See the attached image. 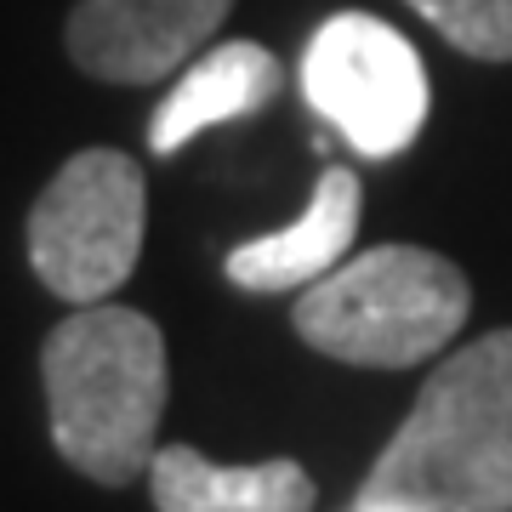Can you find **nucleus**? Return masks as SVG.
<instances>
[{
    "label": "nucleus",
    "mask_w": 512,
    "mask_h": 512,
    "mask_svg": "<svg viewBox=\"0 0 512 512\" xmlns=\"http://www.w3.org/2000/svg\"><path fill=\"white\" fill-rule=\"evenodd\" d=\"M234 0H80L69 12V57L109 86H160L205 52Z\"/></svg>",
    "instance_id": "nucleus-6"
},
{
    "label": "nucleus",
    "mask_w": 512,
    "mask_h": 512,
    "mask_svg": "<svg viewBox=\"0 0 512 512\" xmlns=\"http://www.w3.org/2000/svg\"><path fill=\"white\" fill-rule=\"evenodd\" d=\"M353 234H359V177L348 165H330L319 188H313L308 211L285 222V228H274V234L234 245L222 274H228V285L256 296L296 291V285L308 291V285H319L325 274H336L348 262Z\"/></svg>",
    "instance_id": "nucleus-7"
},
{
    "label": "nucleus",
    "mask_w": 512,
    "mask_h": 512,
    "mask_svg": "<svg viewBox=\"0 0 512 512\" xmlns=\"http://www.w3.org/2000/svg\"><path fill=\"white\" fill-rule=\"evenodd\" d=\"M154 512H313L319 490L302 461L274 456L251 467H222L194 444H160L148 467Z\"/></svg>",
    "instance_id": "nucleus-9"
},
{
    "label": "nucleus",
    "mask_w": 512,
    "mask_h": 512,
    "mask_svg": "<svg viewBox=\"0 0 512 512\" xmlns=\"http://www.w3.org/2000/svg\"><path fill=\"white\" fill-rule=\"evenodd\" d=\"M342 512H410V507H399V501H376V495H353Z\"/></svg>",
    "instance_id": "nucleus-11"
},
{
    "label": "nucleus",
    "mask_w": 512,
    "mask_h": 512,
    "mask_svg": "<svg viewBox=\"0 0 512 512\" xmlns=\"http://www.w3.org/2000/svg\"><path fill=\"white\" fill-rule=\"evenodd\" d=\"M302 92L365 160H393L427 126V74L416 46L382 18L336 12L302 52Z\"/></svg>",
    "instance_id": "nucleus-5"
},
{
    "label": "nucleus",
    "mask_w": 512,
    "mask_h": 512,
    "mask_svg": "<svg viewBox=\"0 0 512 512\" xmlns=\"http://www.w3.org/2000/svg\"><path fill=\"white\" fill-rule=\"evenodd\" d=\"M473 285L427 245H376L296 296L291 325L313 353L359 370H410L456 342Z\"/></svg>",
    "instance_id": "nucleus-3"
},
{
    "label": "nucleus",
    "mask_w": 512,
    "mask_h": 512,
    "mask_svg": "<svg viewBox=\"0 0 512 512\" xmlns=\"http://www.w3.org/2000/svg\"><path fill=\"white\" fill-rule=\"evenodd\" d=\"M456 52L478 63H512V0H404Z\"/></svg>",
    "instance_id": "nucleus-10"
},
{
    "label": "nucleus",
    "mask_w": 512,
    "mask_h": 512,
    "mask_svg": "<svg viewBox=\"0 0 512 512\" xmlns=\"http://www.w3.org/2000/svg\"><path fill=\"white\" fill-rule=\"evenodd\" d=\"M285 86V69L268 46L256 40H222L205 57H194L183 69V80L165 92V103L148 120V148L171 160L183 154L200 131L228 126V120H245V114H262Z\"/></svg>",
    "instance_id": "nucleus-8"
},
{
    "label": "nucleus",
    "mask_w": 512,
    "mask_h": 512,
    "mask_svg": "<svg viewBox=\"0 0 512 512\" xmlns=\"http://www.w3.org/2000/svg\"><path fill=\"white\" fill-rule=\"evenodd\" d=\"M359 495L410 512H512V325L456 348L421 382Z\"/></svg>",
    "instance_id": "nucleus-1"
},
{
    "label": "nucleus",
    "mask_w": 512,
    "mask_h": 512,
    "mask_svg": "<svg viewBox=\"0 0 512 512\" xmlns=\"http://www.w3.org/2000/svg\"><path fill=\"white\" fill-rule=\"evenodd\" d=\"M52 444L92 484H131L160 456L165 336L137 308H74L40 348Z\"/></svg>",
    "instance_id": "nucleus-2"
},
{
    "label": "nucleus",
    "mask_w": 512,
    "mask_h": 512,
    "mask_svg": "<svg viewBox=\"0 0 512 512\" xmlns=\"http://www.w3.org/2000/svg\"><path fill=\"white\" fill-rule=\"evenodd\" d=\"M148 183L120 148H80L29 211V262L69 308H97L143 256Z\"/></svg>",
    "instance_id": "nucleus-4"
}]
</instances>
